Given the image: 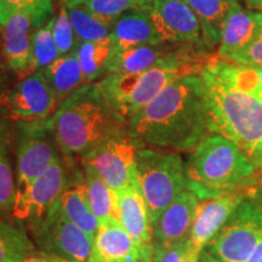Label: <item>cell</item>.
Returning a JSON list of instances; mask_svg holds the SVG:
<instances>
[{
	"mask_svg": "<svg viewBox=\"0 0 262 262\" xmlns=\"http://www.w3.org/2000/svg\"><path fill=\"white\" fill-rule=\"evenodd\" d=\"M52 11L54 0H0V26L4 27L12 16L26 12L38 28L47 22Z\"/></svg>",
	"mask_w": 262,
	"mask_h": 262,
	"instance_id": "30",
	"label": "cell"
},
{
	"mask_svg": "<svg viewBox=\"0 0 262 262\" xmlns=\"http://www.w3.org/2000/svg\"><path fill=\"white\" fill-rule=\"evenodd\" d=\"M262 239V199L251 192L206 245L222 262H245Z\"/></svg>",
	"mask_w": 262,
	"mask_h": 262,
	"instance_id": "7",
	"label": "cell"
},
{
	"mask_svg": "<svg viewBox=\"0 0 262 262\" xmlns=\"http://www.w3.org/2000/svg\"><path fill=\"white\" fill-rule=\"evenodd\" d=\"M201 77L205 90L212 134L231 140L262 168V100L225 83L204 67Z\"/></svg>",
	"mask_w": 262,
	"mask_h": 262,
	"instance_id": "4",
	"label": "cell"
},
{
	"mask_svg": "<svg viewBox=\"0 0 262 262\" xmlns=\"http://www.w3.org/2000/svg\"><path fill=\"white\" fill-rule=\"evenodd\" d=\"M198 262H222L219 260L217 257H215L210 251H208L206 249L202 251L198 256Z\"/></svg>",
	"mask_w": 262,
	"mask_h": 262,
	"instance_id": "37",
	"label": "cell"
},
{
	"mask_svg": "<svg viewBox=\"0 0 262 262\" xmlns=\"http://www.w3.org/2000/svg\"><path fill=\"white\" fill-rule=\"evenodd\" d=\"M249 193L250 191L238 188L214 198L199 201L188 238V253L199 256Z\"/></svg>",
	"mask_w": 262,
	"mask_h": 262,
	"instance_id": "14",
	"label": "cell"
},
{
	"mask_svg": "<svg viewBox=\"0 0 262 262\" xmlns=\"http://www.w3.org/2000/svg\"><path fill=\"white\" fill-rule=\"evenodd\" d=\"M188 250V241L170 247H153V262H183Z\"/></svg>",
	"mask_w": 262,
	"mask_h": 262,
	"instance_id": "35",
	"label": "cell"
},
{
	"mask_svg": "<svg viewBox=\"0 0 262 262\" xmlns=\"http://www.w3.org/2000/svg\"><path fill=\"white\" fill-rule=\"evenodd\" d=\"M17 191L27 186L47 171L50 165L61 156L50 125V118L40 122L17 123Z\"/></svg>",
	"mask_w": 262,
	"mask_h": 262,
	"instance_id": "9",
	"label": "cell"
},
{
	"mask_svg": "<svg viewBox=\"0 0 262 262\" xmlns=\"http://www.w3.org/2000/svg\"><path fill=\"white\" fill-rule=\"evenodd\" d=\"M136 170L153 225L159 215L188 189L186 163L178 152L142 147L137 150Z\"/></svg>",
	"mask_w": 262,
	"mask_h": 262,
	"instance_id": "6",
	"label": "cell"
},
{
	"mask_svg": "<svg viewBox=\"0 0 262 262\" xmlns=\"http://www.w3.org/2000/svg\"><path fill=\"white\" fill-rule=\"evenodd\" d=\"M198 203V196L192 191H183L152 225L153 247H170L187 242Z\"/></svg>",
	"mask_w": 262,
	"mask_h": 262,
	"instance_id": "16",
	"label": "cell"
},
{
	"mask_svg": "<svg viewBox=\"0 0 262 262\" xmlns=\"http://www.w3.org/2000/svg\"><path fill=\"white\" fill-rule=\"evenodd\" d=\"M37 251L24 229L0 219V262H21L38 256Z\"/></svg>",
	"mask_w": 262,
	"mask_h": 262,
	"instance_id": "26",
	"label": "cell"
},
{
	"mask_svg": "<svg viewBox=\"0 0 262 262\" xmlns=\"http://www.w3.org/2000/svg\"><path fill=\"white\" fill-rule=\"evenodd\" d=\"M117 198L119 222L139 248L141 260H152V222L139 180H134L125 189L118 192Z\"/></svg>",
	"mask_w": 262,
	"mask_h": 262,
	"instance_id": "15",
	"label": "cell"
},
{
	"mask_svg": "<svg viewBox=\"0 0 262 262\" xmlns=\"http://www.w3.org/2000/svg\"><path fill=\"white\" fill-rule=\"evenodd\" d=\"M142 10L148 15L163 42L208 49L201 22L185 0H152Z\"/></svg>",
	"mask_w": 262,
	"mask_h": 262,
	"instance_id": "13",
	"label": "cell"
},
{
	"mask_svg": "<svg viewBox=\"0 0 262 262\" xmlns=\"http://www.w3.org/2000/svg\"><path fill=\"white\" fill-rule=\"evenodd\" d=\"M256 165L226 137L211 134L191 150L186 163L188 189L199 201L243 188L256 171Z\"/></svg>",
	"mask_w": 262,
	"mask_h": 262,
	"instance_id": "5",
	"label": "cell"
},
{
	"mask_svg": "<svg viewBox=\"0 0 262 262\" xmlns=\"http://www.w3.org/2000/svg\"><path fill=\"white\" fill-rule=\"evenodd\" d=\"M52 18L33 31L32 34V73L44 70L61 56L52 35Z\"/></svg>",
	"mask_w": 262,
	"mask_h": 262,
	"instance_id": "31",
	"label": "cell"
},
{
	"mask_svg": "<svg viewBox=\"0 0 262 262\" xmlns=\"http://www.w3.org/2000/svg\"><path fill=\"white\" fill-rule=\"evenodd\" d=\"M244 3L248 9L254 10V11L261 12L262 14V0H244Z\"/></svg>",
	"mask_w": 262,
	"mask_h": 262,
	"instance_id": "39",
	"label": "cell"
},
{
	"mask_svg": "<svg viewBox=\"0 0 262 262\" xmlns=\"http://www.w3.org/2000/svg\"><path fill=\"white\" fill-rule=\"evenodd\" d=\"M162 39L143 10L125 12L111 26L113 51L162 44Z\"/></svg>",
	"mask_w": 262,
	"mask_h": 262,
	"instance_id": "20",
	"label": "cell"
},
{
	"mask_svg": "<svg viewBox=\"0 0 262 262\" xmlns=\"http://www.w3.org/2000/svg\"><path fill=\"white\" fill-rule=\"evenodd\" d=\"M139 145L127 133L117 134L81 157L83 168H89L118 193L137 179Z\"/></svg>",
	"mask_w": 262,
	"mask_h": 262,
	"instance_id": "10",
	"label": "cell"
},
{
	"mask_svg": "<svg viewBox=\"0 0 262 262\" xmlns=\"http://www.w3.org/2000/svg\"><path fill=\"white\" fill-rule=\"evenodd\" d=\"M257 96H258V97H260V98H261V100H262V90L260 91V93H258V94H257Z\"/></svg>",
	"mask_w": 262,
	"mask_h": 262,
	"instance_id": "44",
	"label": "cell"
},
{
	"mask_svg": "<svg viewBox=\"0 0 262 262\" xmlns=\"http://www.w3.org/2000/svg\"><path fill=\"white\" fill-rule=\"evenodd\" d=\"M214 56L212 51L203 47L178 44L148 70L140 73L106 74L97 84L127 122L169 85L182 78L201 74Z\"/></svg>",
	"mask_w": 262,
	"mask_h": 262,
	"instance_id": "2",
	"label": "cell"
},
{
	"mask_svg": "<svg viewBox=\"0 0 262 262\" xmlns=\"http://www.w3.org/2000/svg\"><path fill=\"white\" fill-rule=\"evenodd\" d=\"M67 183V165L60 157L31 185L16 192L11 216L19 221L40 220L56 204Z\"/></svg>",
	"mask_w": 262,
	"mask_h": 262,
	"instance_id": "12",
	"label": "cell"
},
{
	"mask_svg": "<svg viewBox=\"0 0 262 262\" xmlns=\"http://www.w3.org/2000/svg\"><path fill=\"white\" fill-rule=\"evenodd\" d=\"M261 31V12L244 9L241 3H235L222 28L216 56L231 61V58L243 51Z\"/></svg>",
	"mask_w": 262,
	"mask_h": 262,
	"instance_id": "17",
	"label": "cell"
},
{
	"mask_svg": "<svg viewBox=\"0 0 262 262\" xmlns=\"http://www.w3.org/2000/svg\"><path fill=\"white\" fill-rule=\"evenodd\" d=\"M135 242L119 220L101 222L94 237L90 262H140Z\"/></svg>",
	"mask_w": 262,
	"mask_h": 262,
	"instance_id": "18",
	"label": "cell"
},
{
	"mask_svg": "<svg viewBox=\"0 0 262 262\" xmlns=\"http://www.w3.org/2000/svg\"><path fill=\"white\" fill-rule=\"evenodd\" d=\"M127 133L140 148L194 149L212 134L201 74L169 85L127 120Z\"/></svg>",
	"mask_w": 262,
	"mask_h": 262,
	"instance_id": "1",
	"label": "cell"
},
{
	"mask_svg": "<svg viewBox=\"0 0 262 262\" xmlns=\"http://www.w3.org/2000/svg\"><path fill=\"white\" fill-rule=\"evenodd\" d=\"M258 77H260V84H261V90H262V68H257Z\"/></svg>",
	"mask_w": 262,
	"mask_h": 262,
	"instance_id": "42",
	"label": "cell"
},
{
	"mask_svg": "<svg viewBox=\"0 0 262 262\" xmlns=\"http://www.w3.org/2000/svg\"><path fill=\"white\" fill-rule=\"evenodd\" d=\"M41 71L54 91L58 106L72 93L86 84L75 51L60 56Z\"/></svg>",
	"mask_w": 262,
	"mask_h": 262,
	"instance_id": "23",
	"label": "cell"
},
{
	"mask_svg": "<svg viewBox=\"0 0 262 262\" xmlns=\"http://www.w3.org/2000/svg\"><path fill=\"white\" fill-rule=\"evenodd\" d=\"M85 83H96L106 75L107 64L113 54L111 41H79L75 48Z\"/></svg>",
	"mask_w": 262,
	"mask_h": 262,
	"instance_id": "27",
	"label": "cell"
},
{
	"mask_svg": "<svg viewBox=\"0 0 262 262\" xmlns=\"http://www.w3.org/2000/svg\"><path fill=\"white\" fill-rule=\"evenodd\" d=\"M178 44L162 42L158 45L126 49L113 51L107 64L106 74L112 73H140L153 67L157 62L165 57Z\"/></svg>",
	"mask_w": 262,
	"mask_h": 262,
	"instance_id": "21",
	"label": "cell"
},
{
	"mask_svg": "<svg viewBox=\"0 0 262 262\" xmlns=\"http://www.w3.org/2000/svg\"><path fill=\"white\" fill-rule=\"evenodd\" d=\"M140 262H153V258L152 260H141Z\"/></svg>",
	"mask_w": 262,
	"mask_h": 262,
	"instance_id": "43",
	"label": "cell"
},
{
	"mask_svg": "<svg viewBox=\"0 0 262 262\" xmlns=\"http://www.w3.org/2000/svg\"><path fill=\"white\" fill-rule=\"evenodd\" d=\"M31 226L37 248L47 256L70 262L91 261L94 238L68 220L57 204Z\"/></svg>",
	"mask_w": 262,
	"mask_h": 262,
	"instance_id": "8",
	"label": "cell"
},
{
	"mask_svg": "<svg viewBox=\"0 0 262 262\" xmlns=\"http://www.w3.org/2000/svg\"><path fill=\"white\" fill-rule=\"evenodd\" d=\"M4 85H5L4 77H3V75L0 74V103H2L3 98H4V96H5V94H4Z\"/></svg>",
	"mask_w": 262,
	"mask_h": 262,
	"instance_id": "40",
	"label": "cell"
},
{
	"mask_svg": "<svg viewBox=\"0 0 262 262\" xmlns=\"http://www.w3.org/2000/svg\"><path fill=\"white\" fill-rule=\"evenodd\" d=\"M201 22L206 48L219 47L222 28L235 3L239 0H185Z\"/></svg>",
	"mask_w": 262,
	"mask_h": 262,
	"instance_id": "22",
	"label": "cell"
},
{
	"mask_svg": "<svg viewBox=\"0 0 262 262\" xmlns=\"http://www.w3.org/2000/svg\"><path fill=\"white\" fill-rule=\"evenodd\" d=\"M183 262H198V256L188 253V250H187V254H186V257H185V260H183Z\"/></svg>",
	"mask_w": 262,
	"mask_h": 262,
	"instance_id": "41",
	"label": "cell"
},
{
	"mask_svg": "<svg viewBox=\"0 0 262 262\" xmlns=\"http://www.w3.org/2000/svg\"><path fill=\"white\" fill-rule=\"evenodd\" d=\"M34 22L26 12L12 16L4 26V58L16 73L32 72V29Z\"/></svg>",
	"mask_w": 262,
	"mask_h": 262,
	"instance_id": "19",
	"label": "cell"
},
{
	"mask_svg": "<svg viewBox=\"0 0 262 262\" xmlns=\"http://www.w3.org/2000/svg\"><path fill=\"white\" fill-rule=\"evenodd\" d=\"M52 35H54L55 42H56L61 56L73 52L77 45L79 44L67 8H66L64 0H61L57 15L52 18Z\"/></svg>",
	"mask_w": 262,
	"mask_h": 262,
	"instance_id": "33",
	"label": "cell"
},
{
	"mask_svg": "<svg viewBox=\"0 0 262 262\" xmlns=\"http://www.w3.org/2000/svg\"><path fill=\"white\" fill-rule=\"evenodd\" d=\"M10 146L11 134L6 124L0 120V214L11 211L17 189L10 158Z\"/></svg>",
	"mask_w": 262,
	"mask_h": 262,
	"instance_id": "29",
	"label": "cell"
},
{
	"mask_svg": "<svg viewBox=\"0 0 262 262\" xmlns=\"http://www.w3.org/2000/svg\"><path fill=\"white\" fill-rule=\"evenodd\" d=\"M56 204L66 217L91 237H95L100 227V221L91 211L85 191L84 179L68 185Z\"/></svg>",
	"mask_w": 262,
	"mask_h": 262,
	"instance_id": "24",
	"label": "cell"
},
{
	"mask_svg": "<svg viewBox=\"0 0 262 262\" xmlns=\"http://www.w3.org/2000/svg\"><path fill=\"white\" fill-rule=\"evenodd\" d=\"M83 4L91 14L108 26L120 16L134 10H142L152 0H75Z\"/></svg>",
	"mask_w": 262,
	"mask_h": 262,
	"instance_id": "32",
	"label": "cell"
},
{
	"mask_svg": "<svg viewBox=\"0 0 262 262\" xmlns=\"http://www.w3.org/2000/svg\"><path fill=\"white\" fill-rule=\"evenodd\" d=\"M84 171L88 203L100 224L108 220H119L117 193L94 170L84 168Z\"/></svg>",
	"mask_w": 262,
	"mask_h": 262,
	"instance_id": "25",
	"label": "cell"
},
{
	"mask_svg": "<svg viewBox=\"0 0 262 262\" xmlns=\"http://www.w3.org/2000/svg\"><path fill=\"white\" fill-rule=\"evenodd\" d=\"M229 62H235L255 68H262V31L243 51L231 58Z\"/></svg>",
	"mask_w": 262,
	"mask_h": 262,
	"instance_id": "34",
	"label": "cell"
},
{
	"mask_svg": "<svg viewBox=\"0 0 262 262\" xmlns=\"http://www.w3.org/2000/svg\"><path fill=\"white\" fill-rule=\"evenodd\" d=\"M0 106L9 119L16 123H31L51 118L58 104L44 73L39 70L5 94Z\"/></svg>",
	"mask_w": 262,
	"mask_h": 262,
	"instance_id": "11",
	"label": "cell"
},
{
	"mask_svg": "<svg viewBox=\"0 0 262 262\" xmlns=\"http://www.w3.org/2000/svg\"><path fill=\"white\" fill-rule=\"evenodd\" d=\"M50 125L62 155L79 158L127 130L126 119L111 104L97 81L83 85L62 101Z\"/></svg>",
	"mask_w": 262,
	"mask_h": 262,
	"instance_id": "3",
	"label": "cell"
},
{
	"mask_svg": "<svg viewBox=\"0 0 262 262\" xmlns=\"http://www.w3.org/2000/svg\"><path fill=\"white\" fill-rule=\"evenodd\" d=\"M245 262H262V239L258 242L256 248L254 249L253 253L250 254V256Z\"/></svg>",
	"mask_w": 262,
	"mask_h": 262,
	"instance_id": "36",
	"label": "cell"
},
{
	"mask_svg": "<svg viewBox=\"0 0 262 262\" xmlns=\"http://www.w3.org/2000/svg\"><path fill=\"white\" fill-rule=\"evenodd\" d=\"M21 262H62V260L60 258H56V257H51V256H47V255H44V256H34V257H29L27 260H24Z\"/></svg>",
	"mask_w": 262,
	"mask_h": 262,
	"instance_id": "38",
	"label": "cell"
},
{
	"mask_svg": "<svg viewBox=\"0 0 262 262\" xmlns=\"http://www.w3.org/2000/svg\"><path fill=\"white\" fill-rule=\"evenodd\" d=\"M66 8L79 41H111V26L88 10L75 0H64Z\"/></svg>",
	"mask_w": 262,
	"mask_h": 262,
	"instance_id": "28",
	"label": "cell"
},
{
	"mask_svg": "<svg viewBox=\"0 0 262 262\" xmlns=\"http://www.w3.org/2000/svg\"><path fill=\"white\" fill-rule=\"evenodd\" d=\"M62 262H70V261H64V260H62Z\"/></svg>",
	"mask_w": 262,
	"mask_h": 262,
	"instance_id": "45",
	"label": "cell"
}]
</instances>
